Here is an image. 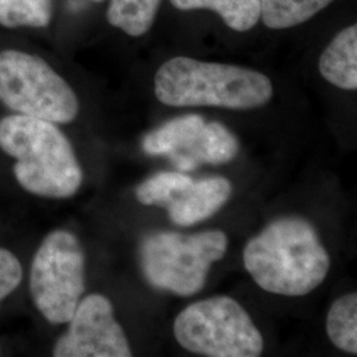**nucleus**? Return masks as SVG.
<instances>
[{
	"instance_id": "9b49d317",
	"label": "nucleus",
	"mask_w": 357,
	"mask_h": 357,
	"mask_svg": "<svg viewBox=\"0 0 357 357\" xmlns=\"http://www.w3.org/2000/svg\"><path fill=\"white\" fill-rule=\"evenodd\" d=\"M321 77L336 88L357 89V26L342 29L320 54Z\"/></svg>"
},
{
	"instance_id": "6e6552de",
	"label": "nucleus",
	"mask_w": 357,
	"mask_h": 357,
	"mask_svg": "<svg viewBox=\"0 0 357 357\" xmlns=\"http://www.w3.org/2000/svg\"><path fill=\"white\" fill-rule=\"evenodd\" d=\"M68 324L53 347L54 357L132 356L128 336L115 319L113 305L101 294L81 299Z\"/></svg>"
},
{
	"instance_id": "dca6fc26",
	"label": "nucleus",
	"mask_w": 357,
	"mask_h": 357,
	"mask_svg": "<svg viewBox=\"0 0 357 357\" xmlns=\"http://www.w3.org/2000/svg\"><path fill=\"white\" fill-rule=\"evenodd\" d=\"M327 335L336 348L357 354V294H345L332 303L327 314Z\"/></svg>"
},
{
	"instance_id": "f257e3e1",
	"label": "nucleus",
	"mask_w": 357,
	"mask_h": 357,
	"mask_svg": "<svg viewBox=\"0 0 357 357\" xmlns=\"http://www.w3.org/2000/svg\"><path fill=\"white\" fill-rule=\"evenodd\" d=\"M243 265L265 291L305 296L326 280L331 261L318 231L302 217H282L243 248Z\"/></svg>"
},
{
	"instance_id": "f8f14e48",
	"label": "nucleus",
	"mask_w": 357,
	"mask_h": 357,
	"mask_svg": "<svg viewBox=\"0 0 357 357\" xmlns=\"http://www.w3.org/2000/svg\"><path fill=\"white\" fill-rule=\"evenodd\" d=\"M202 115L178 116L149 132L142 142L143 151L149 155H172L184 151L196 139L205 125Z\"/></svg>"
},
{
	"instance_id": "7ed1b4c3",
	"label": "nucleus",
	"mask_w": 357,
	"mask_h": 357,
	"mask_svg": "<svg viewBox=\"0 0 357 357\" xmlns=\"http://www.w3.org/2000/svg\"><path fill=\"white\" fill-rule=\"evenodd\" d=\"M153 89L156 98L167 106H212L230 110L261 107L274 93L270 78L261 72L185 56L174 57L159 66Z\"/></svg>"
},
{
	"instance_id": "1a4fd4ad",
	"label": "nucleus",
	"mask_w": 357,
	"mask_h": 357,
	"mask_svg": "<svg viewBox=\"0 0 357 357\" xmlns=\"http://www.w3.org/2000/svg\"><path fill=\"white\" fill-rule=\"evenodd\" d=\"M229 180L221 176L192 181L175 200L167 205L169 218L180 227H191L213 216L229 200Z\"/></svg>"
},
{
	"instance_id": "20e7f679",
	"label": "nucleus",
	"mask_w": 357,
	"mask_h": 357,
	"mask_svg": "<svg viewBox=\"0 0 357 357\" xmlns=\"http://www.w3.org/2000/svg\"><path fill=\"white\" fill-rule=\"evenodd\" d=\"M227 250L228 237L221 230L196 234L155 231L142 241V271L153 287L192 296L202 291L211 266Z\"/></svg>"
},
{
	"instance_id": "9d476101",
	"label": "nucleus",
	"mask_w": 357,
	"mask_h": 357,
	"mask_svg": "<svg viewBox=\"0 0 357 357\" xmlns=\"http://www.w3.org/2000/svg\"><path fill=\"white\" fill-rule=\"evenodd\" d=\"M238 153V141L229 128L220 122H205L196 139L181 153L169 158L180 171H192L200 163L225 165Z\"/></svg>"
},
{
	"instance_id": "39448f33",
	"label": "nucleus",
	"mask_w": 357,
	"mask_h": 357,
	"mask_svg": "<svg viewBox=\"0 0 357 357\" xmlns=\"http://www.w3.org/2000/svg\"><path fill=\"white\" fill-rule=\"evenodd\" d=\"M174 335L184 349L209 357H257L264 337L236 299L213 296L185 307L175 319Z\"/></svg>"
},
{
	"instance_id": "0eeeda50",
	"label": "nucleus",
	"mask_w": 357,
	"mask_h": 357,
	"mask_svg": "<svg viewBox=\"0 0 357 357\" xmlns=\"http://www.w3.org/2000/svg\"><path fill=\"white\" fill-rule=\"evenodd\" d=\"M85 293V253L72 231H51L40 243L29 270V294L52 324H65Z\"/></svg>"
},
{
	"instance_id": "4468645a",
	"label": "nucleus",
	"mask_w": 357,
	"mask_h": 357,
	"mask_svg": "<svg viewBox=\"0 0 357 357\" xmlns=\"http://www.w3.org/2000/svg\"><path fill=\"white\" fill-rule=\"evenodd\" d=\"M162 0H110L106 19L128 36L141 38L153 26Z\"/></svg>"
},
{
	"instance_id": "f3484780",
	"label": "nucleus",
	"mask_w": 357,
	"mask_h": 357,
	"mask_svg": "<svg viewBox=\"0 0 357 357\" xmlns=\"http://www.w3.org/2000/svg\"><path fill=\"white\" fill-rule=\"evenodd\" d=\"M52 15V0H0V26L4 28H47Z\"/></svg>"
},
{
	"instance_id": "423d86ee",
	"label": "nucleus",
	"mask_w": 357,
	"mask_h": 357,
	"mask_svg": "<svg viewBox=\"0 0 357 357\" xmlns=\"http://www.w3.org/2000/svg\"><path fill=\"white\" fill-rule=\"evenodd\" d=\"M0 102L15 114L56 125L70 123L79 113L77 94L64 78L44 59L17 50L0 52Z\"/></svg>"
},
{
	"instance_id": "a211bd4d",
	"label": "nucleus",
	"mask_w": 357,
	"mask_h": 357,
	"mask_svg": "<svg viewBox=\"0 0 357 357\" xmlns=\"http://www.w3.org/2000/svg\"><path fill=\"white\" fill-rule=\"evenodd\" d=\"M193 178L181 172H159L144 180L137 188V199L143 205L167 206L191 185Z\"/></svg>"
},
{
	"instance_id": "6ab92c4d",
	"label": "nucleus",
	"mask_w": 357,
	"mask_h": 357,
	"mask_svg": "<svg viewBox=\"0 0 357 357\" xmlns=\"http://www.w3.org/2000/svg\"><path fill=\"white\" fill-rule=\"evenodd\" d=\"M23 281V266L8 249L0 248V305Z\"/></svg>"
},
{
	"instance_id": "f03ea898",
	"label": "nucleus",
	"mask_w": 357,
	"mask_h": 357,
	"mask_svg": "<svg viewBox=\"0 0 357 357\" xmlns=\"http://www.w3.org/2000/svg\"><path fill=\"white\" fill-rule=\"evenodd\" d=\"M0 150L15 160L13 176L31 195L68 199L82 184L73 146L53 122L15 113L3 116Z\"/></svg>"
},
{
	"instance_id": "2eb2a0df",
	"label": "nucleus",
	"mask_w": 357,
	"mask_h": 357,
	"mask_svg": "<svg viewBox=\"0 0 357 357\" xmlns=\"http://www.w3.org/2000/svg\"><path fill=\"white\" fill-rule=\"evenodd\" d=\"M335 0H261V20L270 29L301 26Z\"/></svg>"
},
{
	"instance_id": "aec40b11",
	"label": "nucleus",
	"mask_w": 357,
	"mask_h": 357,
	"mask_svg": "<svg viewBox=\"0 0 357 357\" xmlns=\"http://www.w3.org/2000/svg\"><path fill=\"white\" fill-rule=\"evenodd\" d=\"M93 1H103V0H93Z\"/></svg>"
},
{
	"instance_id": "ddd939ff",
	"label": "nucleus",
	"mask_w": 357,
	"mask_h": 357,
	"mask_svg": "<svg viewBox=\"0 0 357 357\" xmlns=\"http://www.w3.org/2000/svg\"><path fill=\"white\" fill-rule=\"evenodd\" d=\"M180 11L211 10L217 13L227 26L246 32L261 20V0H169Z\"/></svg>"
}]
</instances>
